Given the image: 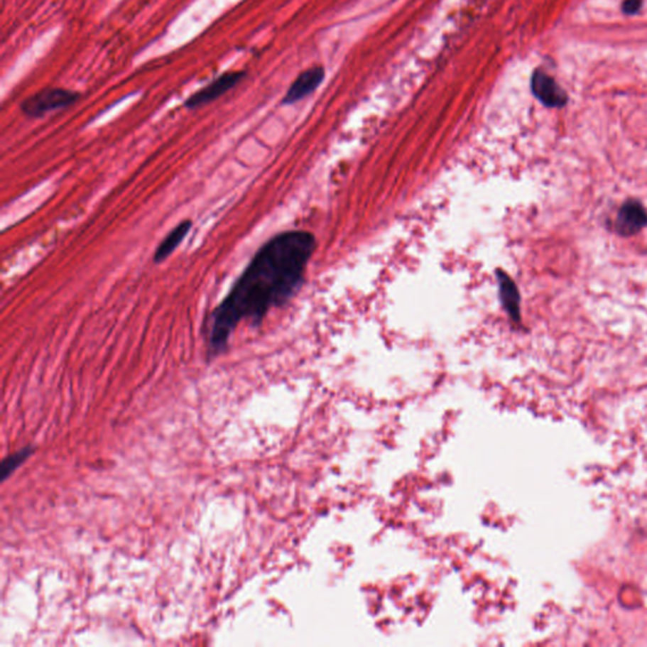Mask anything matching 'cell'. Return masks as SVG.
<instances>
[{"mask_svg":"<svg viewBox=\"0 0 647 647\" xmlns=\"http://www.w3.org/2000/svg\"><path fill=\"white\" fill-rule=\"evenodd\" d=\"M533 95L550 108H560L567 103V94L556 84L554 79L543 71L533 72L531 79Z\"/></svg>","mask_w":647,"mask_h":647,"instance_id":"4","label":"cell"},{"mask_svg":"<svg viewBox=\"0 0 647 647\" xmlns=\"http://www.w3.org/2000/svg\"><path fill=\"white\" fill-rule=\"evenodd\" d=\"M314 249V235L301 230L276 235L258 249L229 293L207 317V361L228 350L230 337L241 321L258 327L269 310L286 304L303 281Z\"/></svg>","mask_w":647,"mask_h":647,"instance_id":"1","label":"cell"},{"mask_svg":"<svg viewBox=\"0 0 647 647\" xmlns=\"http://www.w3.org/2000/svg\"><path fill=\"white\" fill-rule=\"evenodd\" d=\"M246 71H228L220 75L217 79L207 84L205 87L194 92L190 95L189 98L185 100L183 107L186 109H197L201 107H205L207 104L215 102L217 99L225 95L227 92L234 89L244 77H246Z\"/></svg>","mask_w":647,"mask_h":647,"instance_id":"3","label":"cell"},{"mask_svg":"<svg viewBox=\"0 0 647 647\" xmlns=\"http://www.w3.org/2000/svg\"><path fill=\"white\" fill-rule=\"evenodd\" d=\"M80 92L63 87H46L36 92L21 104V112L32 119L43 118L45 115L67 109L79 102Z\"/></svg>","mask_w":647,"mask_h":647,"instance_id":"2","label":"cell"},{"mask_svg":"<svg viewBox=\"0 0 647 647\" xmlns=\"http://www.w3.org/2000/svg\"><path fill=\"white\" fill-rule=\"evenodd\" d=\"M642 3H643V0H624V4H622V11L626 14L632 16V14H636L641 9Z\"/></svg>","mask_w":647,"mask_h":647,"instance_id":"10","label":"cell"},{"mask_svg":"<svg viewBox=\"0 0 647 647\" xmlns=\"http://www.w3.org/2000/svg\"><path fill=\"white\" fill-rule=\"evenodd\" d=\"M33 452L32 447H24L21 452L9 455L1 464V478L6 479Z\"/></svg>","mask_w":647,"mask_h":647,"instance_id":"9","label":"cell"},{"mask_svg":"<svg viewBox=\"0 0 647 647\" xmlns=\"http://www.w3.org/2000/svg\"><path fill=\"white\" fill-rule=\"evenodd\" d=\"M325 77V72L322 67H312L306 70L303 74L298 75V79L293 81V85L287 90L285 98L282 100L283 104H293L308 97L311 92H315Z\"/></svg>","mask_w":647,"mask_h":647,"instance_id":"5","label":"cell"},{"mask_svg":"<svg viewBox=\"0 0 647 647\" xmlns=\"http://www.w3.org/2000/svg\"><path fill=\"white\" fill-rule=\"evenodd\" d=\"M499 282L504 308L507 309V311L510 312V315L515 320H518V316H520L518 315V312H520L518 303H520V300H518V293L516 290L513 282L511 281L510 278L502 272H499Z\"/></svg>","mask_w":647,"mask_h":647,"instance_id":"8","label":"cell"},{"mask_svg":"<svg viewBox=\"0 0 647 647\" xmlns=\"http://www.w3.org/2000/svg\"><path fill=\"white\" fill-rule=\"evenodd\" d=\"M191 228H192V220L185 219L183 222H180L156 248L153 262L156 264L163 263L167 258L178 249V246L189 234Z\"/></svg>","mask_w":647,"mask_h":647,"instance_id":"7","label":"cell"},{"mask_svg":"<svg viewBox=\"0 0 647 647\" xmlns=\"http://www.w3.org/2000/svg\"><path fill=\"white\" fill-rule=\"evenodd\" d=\"M647 224V212L641 204L629 201L621 207L616 220V230L619 234L632 235Z\"/></svg>","mask_w":647,"mask_h":647,"instance_id":"6","label":"cell"}]
</instances>
